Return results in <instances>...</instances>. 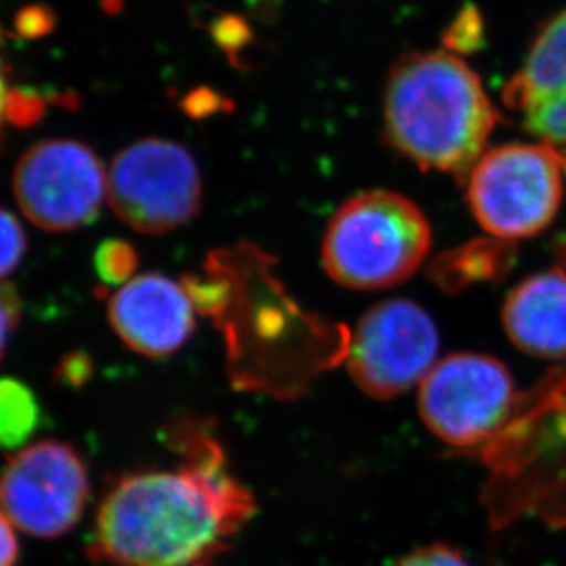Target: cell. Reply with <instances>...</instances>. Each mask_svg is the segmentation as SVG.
<instances>
[{"mask_svg":"<svg viewBox=\"0 0 566 566\" xmlns=\"http://www.w3.org/2000/svg\"><path fill=\"white\" fill-rule=\"evenodd\" d=\"M430 243L429 219L409 197L363 191L329 219L322 263L338 285L381 291L407 282L429 256Z\"/></svg>","mask_w":566,"mask_h":566,"instance_id":"cell-3","label":"cell"},{"mask_svg":"<svg viewBox=\"0 0 566 566\" xmlns=\"http://www.w3.org/2000/svg\"><path fill=\"white\" fill-rule=\"evenodd\" d=\"M27 254V234L19 219L0 207V282L8 279Z\"/></svg>","mask_w":566,"mask_h":566,"instance_id":"cell-16","label":"cell"},{"mask_svg":"<svg viewBox=\"0 0 566 566\" xmlns=\"http://www.w3.org/2000/svg\"><path fill=\"white\" fill-rule=\"evenodd\" d=\"M96 273L105 283H127L138 265L137 251L122 240L105 241L94 256Z\"/></svg>","mask_w":566,"mask_h":566,"instance_id":"cell-14","label":"cell"},{"mask_svg":"<svg viewBox=\"0 0 566 566\" xmlns=\"http://www.w3.org/2000/svg\"><path fill=\"white\" fill-rule=\"evenodd\" d=\"M440 335L429 313L412 300L374 305L348 337L346 365L370 398L394 399L423 381L438 363Z\"/></svg>","mask_w":566,"mask_h":566,"instance_id":"cell-8","label":"cell"},{"mask_svg":"<svg viewBox=\"0 0 566 566\" xmlns=\"http://www.w3.org/2000/svg\"><path fill=\"white\" fill-rule=\"evenodd\" d=\"M396 566H471L462 551L446 543H432L409 552Z\"/></svg>","mask_w":566,"mask_h":566,"instance_id":"cell-17","label":"cell"},{"mask_svg":"<svg viewBox=\"0 0 566 566\" xmlns=\"http://www.w3.org/2000/svg\"><path fill=\"white\" fill-rule=\"evenodd\" d=\"M19 541L8 515L0 510V566H17L19 563Z\"/></svg>","mask_w":566,"mask_h":566,"instance_id":"cell-20","label":"cell"},{"mask_svg":"<svg viewBox=\"0 0 566 566\" xmlns=\"http://www.w3.org/2000/svg\"><path fill=\"white\" fill-rule=\"evenodd\" d=\"M41 420L38 399L24 382L0 377V449L24 446Z\"/></svg>","mask_w":566,"mask_h":566,"instance_id":"cell-13","label":"cell"},{"mask_svg":"<svg viewBox=\"0 0 566 566\" xmlns=\"http://www.w3.org/2000/svg\"><path fill=\"white\" fill-rule=\"evenodd\" d=\"M19 321V298L15 291L0 285V359L4 354L6 343Z\"/></svg>","mask_w":566,"mask_h":566,"instance_id":"cell-18","label":"cell"},{"mask_svg":"<svg viewBox=\"0 0 566 566\" xmlns=\"http://www.w3.org/2000/svg\"><path fill=\"white\" fill-rule=\"evenodd\" d=\"M43 99L38 94L21 93L13 91L8 85L4 66L0 65V124L13 122L19 126L33 124L39 116L43 115Z\"/></svg>","mask_w":566,"mask_h":566,"instance_id":"cell-15","label":"cell"},{"mask_svg":"<svg viewBox=\"0 0 566 566\" xmlns=\"http://www.w3.org/2000/svg\"><path fill=\"white\" fill-rule=\"evenodd\" d=\"M196 304L185 282L163 274H140L124 283L109 300L116 335L144 357H168L196 332Z\"/></svg>","mask_w":566,"mask_h":566,"instance_id":"cell-10","label":"cell"},{"mask_svg":"<svg viewBox=\"0 0 566 566\" xmlns=\"http://www.w3.org/2000/svg\"><path fill=\"white\" fill-rule=\"evenodd\" d=\"M174 469H146L111 482L87 556L105 566H212L256 515V499L232 471L207 423L169 429Z\"/></svg>","mask_w":566,"mask_h":566,"instance_id":"cell-1","label":"cell"},{"mask_svg":"<svg viewBox=\"0 0 566 566\" xmlns=\"http://www.w3.org/2000/svg\"><path fill=\"white\" fill-rule=\"evenodd\" d=\"M17 205L39 229L71 232L98 218L107 174L83 142L52 138L30 147L13 171Z\"/></svg>","mask_w":566,"mask_h":566,"instance_id":"cell-9","label":"cell"},{"mask_svg":"<svg viewBox=\"0 0 566 566\" xmlns=\"http://www.w3.org/2000/svg\"><path fill=\"white\" fill-rule=\"evenodd\" d=\"M507 337L524 354L541 359L566 357V271L534 274L507 294Z\"/></svg>","mask_w":566,"mask_h":566,"instance_id":"cell-11","label":"cell"},{"mask_svg":"<svg viewBox=\"0 0 566 566\" xmlns=\"http://www.w3.org/2000/svg\"><path fill=\"white\" fill-rule=\"evenodd\" d=\"M499 113L480 77L449 52H415L390 71L388 142L421 169L468 177L484 155Z\"/></svg>","mask_w":566,"mask_h":566,"instance_id":"cell-2","label":"cell"},{"mask_svg":"<svg viewBox=\"0 0 566 566\" xmlns=\"http://www.w3.org/2000/svg\"><path fill=\"white\" fill-rule=\"evenodd\" d=\"M562 169L557 153L543 142L493 147L465 177L469 208L495 240L534 238L559 212Z\"/></svg>","mask_w":566,"mask_h":566,"instance_id":"cell-4","label":"cell"},{"mask_svg":"<svg viewBox=\"0 0 566 566\" xmlns=\"http://www.w3.org/2000/svg\"><path fill=\"white\" fill-rule=\"evenodd\" d=\"M88 360L85 357H71L63 363V371H65L66 381L82 382L83 376H88Z\"/></svg>","mask_w":566,"mask_h":566,"instance_id":"cell-21","label":"cell"},{"mask_svg":"<svg viewBox=\"0 0 566 566\" xmlns=\"http://www.w3.org/2000/svg\"><path fill=\"white\" fill-rule=\"evenodd\" d=\"M107 196L127 227L142 234H166L199 212L201 171L177 142L142 138L113 158Z\"/></svg>","mask_w":566,"mask_h":566,"instance_id":"cell-6","label":"cell"},{"mask_svg":"<svg viewBox=\"0 0 566 566\" xmlns=\"http://www.w3.org/2000/svg\"><path fill=\"white\" fill-rule=\"evenodd\" d=\"M566 94V8L535 39L521 71L504 88V102L513 111Z\"/></svg>","mask_w":566,"mask_h":566,"instance_id":"cell-12","label":"cell"},{"mask_svg":"<svg viewBox=\"0 0 566 566\" xmlns=\"http://www.w3.org/2000/svg\"><path fill=\"white\" fill-rule=\"evenodd\" d=\"M479 24V17L473 10L463 11L462 19H458L452 24L451 33L447 35L449 44L454 46V50H468V46H474L480 35Z\"/></svg>","mask_w":566,"mask_h":566,"instance_id":"cell-19","label":"cell"},{"mask_svg":"<svg viewBox=\"0 0 566 566\" xmlns=\"http://www.w3.org/2000/svg\"><path fill=\"white\" fill-rule=\"evenodd\" d=\"M515 385L501 360L482 354H452L438 360L420 382V416L447 446L488 451L515 409Z\"/></svg>","mask_w":566,"mask_h":566,"instance_id":"cell-5","label":"cell"},{"mask_svg":"<svg viewBox=\"0 0 566 566\" xmlns=\"http://www.w3.org/2000/svg\"><path fill=\"white\" fill-rule=\"evenodd\" d=\"M91 479L82 454L65 441L17 449L0 471V510L24 534L54 539L82 521Z\"/></svg>","mask_w":566,"mask_h":566,"instance_id":"cell-7","label":"cell"}]
</instances>
